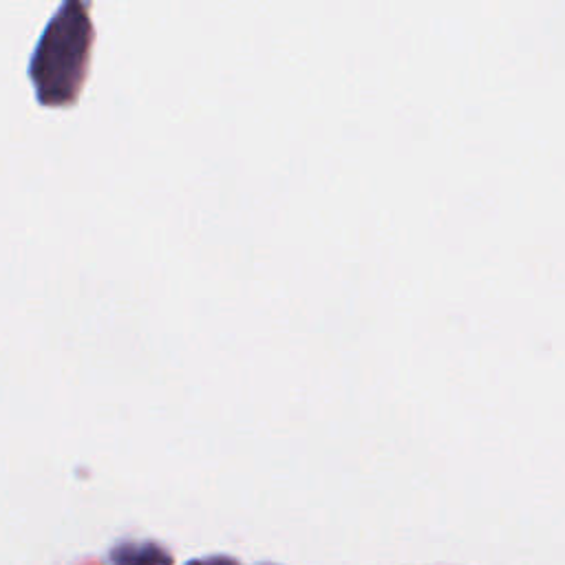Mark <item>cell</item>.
<instances>
[{"label": "cell", "mask_w": 565, "mask_h": 565, "mask_svg": "<svg viewBox=\"0 0 565 565\" xmlns=\"http://www.w3.org/2000/svg\"><path fill=\"white\" fill-rule=\"evenodd\" d=\"M90 4L84 0H64L42 29L29 73L42 102H66L75 97L93 44Z\"/></svg>", "instance_id": "cell-1"}, {"label": "cell", "mask_w": 565, "mask_h": 565, "mask_svg": "<svg viewBox=\"0 0 565 565\" xmlns=\"http://www.w3.org/2000/svg\"><path fill=\"white\" fill-rule=\"evenodd\" d=\"M190 565H232L225 558H214V561H199V563H190Z\"/></svg>", "instance_id": "cell-2"}]
</instances>
